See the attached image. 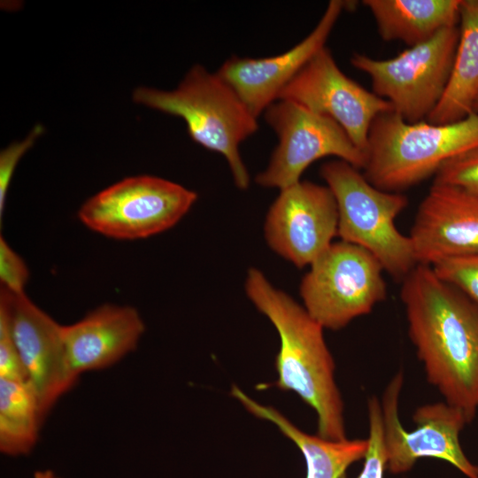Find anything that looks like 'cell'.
Here are the masks:
<instances>
[{
	"instance_id": "7c38bea8",
	"label": "cell",
	"mask_w": 478,
	"mask_h": 478,
	"mask_svg": "<svg viewBox=\"0 0 478 478\" xmlns=\"http://www.w3.org/2000/svg\"><path fill=\"white\" fill-rule=\"evenodd\" d=\"M337 228L332 191L309 181L281 189L264 225L269 247L298 268L310 266L333 243Z\"/></svg>"
},
{
	"instance_id": "3957f363",
	"label": "cell",
	"mask_w": 478,
	"mask_h": 478,
	"mask_svg": "<svg viewBox=\"0 0 478 478\" xmlns=\"http://www.w3.org/2000/svg\"><path fill=\"white\" fill-rule=\"evenodd\" d=\"M478 147V112L449 124L410 123L393 111L371 124L363 174L376 188L399 192L436 175L448 160Z\"/></svg>"
},
{
	"instance_id": "603a6c76",
	"label": "cell",
	"mask_w": 478,
	"mask_h": 478,
	"mask_svg": "<svg viewBox=\"0 0 478 478\" xmlns=\"http://www.w3.org/2000/svg\"><path fill=\"white\" fill-rule=\"evenodd\" d=\"M434 183L458 187L478 196V147L444 163L436 173Z\"/></svg>"
},
{
	"instance_id": "9c48e42d",
	"label": "cell",
	"mask_w": 478,
	"mask_h": 478,
	"mask_svg": "<svg viewBox=\"0 0 478 478\" xmlns=\"http://www.w3.org/2000/svg\"><path fill=\"white\" fill-rule=\"evenodd\" d=\"M404 374L397 372L386 386L381 403L386 470L393 474L411 470L421 458L446 461L467 478H478V465L465 454L459 435L469 423L459 408L444 402L419 406L412 420L416 428L407 430L399 418V397Z\"/></svg>"
},
{
	"instance_id": "2e32d148",
	"label": "cell",
	"mask_w": 478,
	"mask_h": 478,
	"mask_svg": "<svg viewBox=\"0 0 478 478\" xmlns=\"http://www.w3.org/2000/svg\"><path fill=\"white\" fill-rule=\"evenodd\" d=\"M144 330L135 308L112 304L97 307L73 324L62 325L72 370L80 376L115 364L136 349Z\"/></svg>"
},
{
	"instance_id": "5b68a950",
	"label": "cell",
	"mask_w": 478,
	"mask_h": 478,
	"mask_svg": "<svg viewBox=\"0 0 478 478\" xmlns=\"http://www.w3.org/2000/svg\"><path fill=\"white\" fill-rule=\"evenodd\" d=\"M320 174L336 201L341 241L365 249L384 272L403 281L418 265L410 236L396 226L408 198L376 188L359 169L343 160L324 163Z\"/></svg>"
},
{
	"instance_id": "9a60e30c",
	"label": "cell",
	"mask_w": 478,
	"mask_h": 478,
	"mask_svg": "<svg viewBox=\"0 0 478 478\" xmlns=\"http://www.w3.org/2000/svg\"><path fill=\"white\" fill-rule=\"evenodd\" d=\"M345 9V1L332 0L313 30L289 50L273 57H232L217 73L235 90L257 118L277 99L283 88L322 48Z\"/></svg>"
},
{
	"instance_id": "484cf974",
	"label": "cell",
	"mask_w": 478,
	"mask_h": 478,
	"mask_svg": "<svg viewBox=\"0 0 478 478\" xmlns=\"http://www.w3.org/2000/svg\"><path fill=\"white\" fill-rule=\"evenodd\" d=\"M42 126L35 127L33 131L22 142L12 143L0 154V219L2 220L5 208L7 190L13 172L26 151L33 146L36 138L42 133Z\"/></svg>"
},
{
	"instance_id": "7402d4cb",
	"label": "cell",
	"mask_w": 478,
	"mask_h": 478,
	"mask_svg": "<svg viewBox=\"0 0 478 478\" xmlns=\"http://www.w3.org/2000/svg\"><path fill=\"white\" fill-rule=\"evenodd\" d=\"M368 413V449L364 458V465L358 478H383L386 470V456L383 445L381 403L376 396L369 397Z\"/></svg>"
},
{
	"instance_id": "30bf717a",
	"label": "cell",
	"mask_w": 478,
	"mask_h": 478,
	"mask_svg": "<svg viewBox=\"0 0 478 478\" xmlns=\"http://www.w3.org/2000/svg\"><path fill=\"white\" fill-rule=\"evenodd\" d=\"M264 116L278 144L267 167L256 176L257 184L281 190L301 181L311 164L328 156L363 170L366 154L331 118L282 99L273 103Z\"/></svg>"
},
{
	"instance_id": "ba28073f",
	"label": "cell",
	"mask_w": 478,
	"mask_h": 478,
	"mask_svg": "<svg viewBox=\"0 0 478 478\" xmlns=\"http://www.w3.org/2000/svg\"><path fill=\"white\" fill-rule=\"evenodd\" d=\"M197 194L176 182L153 175L125 178L85 201L78 211L90 230L116 240H137L177 224Z\"/></svg>"
},
{
	"instance_id": "8992f818",
	"label": "cell",
	"mask_w": 478,
	"mask_h": 478,
	"mask_svg": "<svg viewBox=\"0 0 478 478\" xmlns=\"http://www.w3.org/2000/svg\"><path fill=\"white\" fill-rule=\"evenodd\" d=\"M458 42L459 27H446L394 58L354 53L351 64L370 77L373 92L387 100L395 113L407 122H419L427 120L446 90Z\"/></svg>"
},
{
	"instance_id": "e0dca14e",
	"label": "cell",
	"mask_w": 478,
	"mask_h": 478,
	"mask_svg": "<svg viewBox=\"0 0 478 478\" xmlns=\"http://www.w3.org/2000/svg\"><path fill=\"white\" fill-rule=\"evenodd\" d=\"M231 394L254 416L274 423L301 451L306 464L305 478H347L348 468L364 459L367 449L366 439L330 440L309 435L290 422L272 406L258 404L237 386Z\"/></svg>"
},
{
	"instance_id": "d4e9b609",
	"label": "cell",
	"mask_w": 478,
	"mask_h": 478,
	"mask_svg": "<svg viewBox=\"0 0 478 478\" xmlns=\"http://www.w3.org/2000/svg\"><path fill=\"white\" fill-rule=\"evenodd\" d=\"M0 378L27 381L8 316L0 306Z\"/></svg>"
},
{
	"instance_id": "ac0fdd59",
	"label": "cell",
	"mask_w": 478,
	"mask_h": 478,
	"mask_svg": "<svg viewBox=\"0 0 478 478\" xmlns=\"http://www.w3.org/2000/svg\"><path fill=\"white\" fill-rule=\"evenodd\" d=\"M382 40L409 47L459 21L461 0H364Z\"/></svg>"
},
{
	"instance_id": "5bb4252c",
	"label": "cell",
	"mask_w": 478,
	"mask_h": 478,
	"mask_svg": "<svg viewBox=\"0 0 478 478\" xmlns=\"http://www.w3.org/2000/svg\"><path fill=\"white\" fill-rule=\"evenodd\" d=\"M409 236L420 265L432 266L478 253V196L433 182L418 207Z\"/></svg>"
},
{
	"instance_id": "ffe728a7",
	"label": "cell",
	"mask_w": 478,
	"mask_h": 478,
	"mask_svg": "<svg viewBox=\"0 0 478 478\" xmlns=\"http://www.w3.org/2000/svg\"><path fill=\"white\" fill-rule=\"evenodd\" d=\"M39 402L28 381L0 378V451L9 456L29 453L42 420Z\"/></svg>"
},
{
	"instance_id": "8fae6325",
	"label": "cell",
	"mask_w": 478,
	"mask_h": 478,
	"mask_svg": "<svg viewBox=\"0 0 478 478\" xmlns=\"http://www.w3.org/2000/svg\"><path fill=\"white\" fill-rule=\"evenodd\" d=\"M295 102L336 121L365 154L374 120L391 104L349 78L325 46L283 88L278 99Z\"/></svg>"
},
{
	"instance_id": "6da1fadb",
	"label": "cell",
	"mask_w": 478,
	"mask_h": 478,
	"mask_svg": "<svg viewBox=\"0 0 478 478\" xmlns=\"http://www.w3.org/2000/svg\"><path fill=\"white\" fill-rule=\"evenodd\" d=\"M400 297L428 382L471 422L478 411V309L426 265L403 279Z\"/></svg>"
},
{
	"instance_id": "52a82bcc",
	"label": "cell",
	"mask_w": 478,
	"mask_h": 478,
	"mask_svg": "<svg viewBox=\"0 0 478 478\" xmlns=\"http://www.w3.org/2000/svg\"><path fill=\"white\" fill-rule=\"evenodd\" d=\"M309 266L300 296L305 310L324 328L346 327L387 296L382 265L358 245L333 243Z\"/></svg>"
},
{
	"instance_id": "44dd1931",
	"label": "cell",
	"mask_w": 478,
	"mask_h": 478,
	"mask_svg": "<svg viewBox=\"0 0 478 478\" xmlns=\"http://www.w3.org/2000/svg\"><path fill=\"white\" fill-rule=\"evenodd\" d=\"M432 268L439 278L459 290L478 309V253L450 258Z\"/></svg>"
},
{
	"instance_id": "4316f807",
	"label": "cell",
	"mask_w": 478,
	"mask_h": 478,
	"mask_svg": "<svg viewBox=\"0 0 478 478\" xmlns=\"http://www.w3.org/2000/svg\"><path fill=\"white\" fill-rule=\"evenodd\" d=\"M33 478H59V477L57 476V474L53 471L46 469V470L36 471L34 474Z\"/></svg>"
},
{
	"instance_id": "cb8c5ba5",
	"label": "cell",
	"mask_w": 478,
	"mask_h": 478,
	"mask_svg": "<svg viewBox=\"0 0 478 478\" xmlns=\"http://www.w3.org/2000/svg\"><path fill=\"white\" fill-rule=\"evenodd\" d=\"M29 277L28 268L23 258L0 237V282L2 289L12 293H25Z\"/></svg>"
},
{
	"instance_id": "4fadbf2b",
	"label": "cell",
	"mask_w": 478,
	"mask_h": 478,
	"mask_svg": "<svg viewBox=\"0 0 478 478\" xmlns=\"http://www.w3.org/2000/svg\"><path fill=\"white\" fill-rule=\"evenodd\" d=\"M0 306L7 313L27 379L35 391L44 419L79 377L68 362L62 325L26 293L15 294L1 288Z\"/></svg>"
},
{
	"instance_id": "83f0119b",
	"label": "cell",
	"mask_w": 478,
	"mask_h": 478,
	"mask_svg": "<svg viewBox=\"0 0 478 478\" xmlns=\"http://www.w3.org/2000/svg\"><path fill=\"white\" fill-rule=\"evenodd\" d=\"M473 112H478V95L474 104Z\"/></svg>"
},
{
	"instance_id": "7a4b0ae2",
	"label": "cell",
	"mask_w": 478,
	"mask_h": 478,
	"mask_svg": "<svg viewBox=\"0 0 478 478\" xmlns=\"http://www.w3.org/2000/svg\"><path fill=\"white\" fill-rule=\"evenodd\" d=\"M244 289L280 336L275 386L296 392L315 411L318 436L346 439L343 402L335 383V362L324 338V328L290 296L274 287L258 268L248 270Z\"/></svg>"
},
{
	"instance_id": "d6986e66",
	"label": "cell",
	"mask_w": 478,
	"mask_h": 478,
	"mask_svg": "<svg viewBox=\"0 0 478 478\" xmlns=\"http://www.w3.org/2000/svg\"><path fill=\"white\" fill-rule=\"evenodd\" d=\"M459 42L446 90L427 118L433 124L459 121L473 112L478 95V0H461Z\"/></svg>"
},
{
	"instance_id": "277c9868",
	"label": "cell",
	"mask_w": 478,
	"mask_h": 478,
	"mask_svg": "<svg viewBox=\"0 0 478 478\" xmlns=\"http://www.w3.org/2000/svg\"><path fill=\"white\" fill-rule=\"evenodd\" d=\"M135 103L181 118L191 139L227 160L234 181L247 189L250 175L240 144L258 130L257 117L217 73L196 65L173 90L140 87Z\"/></svg>"
}]
</instances>
